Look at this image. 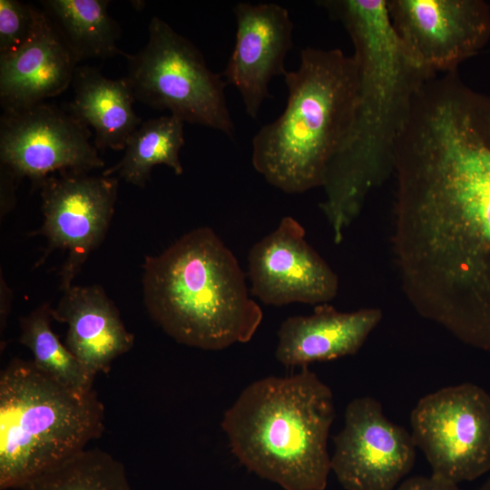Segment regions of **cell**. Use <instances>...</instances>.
I'll list each match as a JSON object with an SVG mask.
<instances>
[{
    "instance_id": "obj_2",
    "label": "cell",
    "mask_w": 490,
    "mask_h": 490,
    "mask_svg": "<svg viewBox=\"0 0 490 490\" xmlns=\"http://www.w3.org/2000/svg\"><path fill=\"white\" fill-rule=\"evenodd\" d=\"M354 44L358 82L348 132L327 166L320 204L339 243L368 193L394 172L398 140L416 95L435 76L415 64L391 25L386 0L318 2Z\"/></svg>"
},
{
    "instance_id": "obj_6",
    "label": "cell",
    "mask_w": 490,
    "mask_h": 490,
    "mask_svg": "<svg viewBox=\"0 0 490 490\" xmlns=\"http://www.w3.org/2000/svg\"><path fill=\"white\" fill-rule=\"evenodd\" d=\"M103 429L94 390L74 391L32 361L12 359L0 374V488H21L86 449Z\"/></svg>"
},
{
    "instance_id": "obj_7",
    "label": "cell",
    "mask_w": 490,
    "mask_h": 490,
    "mask_svg": "<svg viewBox=\"0 0 490 490\" xmlns=\"http://www.w3.org/2000/svg\"><path fill=\"white\" fill-rule=\"evenodd\" d=\"M124 57L128 67L125 77L136 100L169 110L184 122L234 137L225 96L227 83L208 67L197 46L165 21L153 16L144 47Z\"/></svg>"
},
{
    "instance_id": "obj_27",
    "label": "cell",
    "mask_w": 490,
    "mask_h": 490,
    "mask_svg": "<svg viewBox=\"0 0 490 490\" xmlns=\"http://www.w3.org/2000/svg\"><path fill=\"white\" fill-rule=\"evenodd\" d=\"M477 490H490V476Z\"/></svg>"
},
{
    "instance_id": "obj_25",
    "label": "cell",
    "mask_w": 490,
    "mask_h": 490,
    "mask_svg": "<svg viewBox=\"0 0 490 490\" xmlns=\"http://www.w3.org/2000/svg\"><path fill=\"white\" fill-rule=\"evenodd\" d=\"M15 176L5 166L1 165V216L12 209L15 201L14 180Z\"/></svg>"
},
{
    "instance_id": "obj_17",
    "label": "cell",
    "mask_w": 490,
    "mask_h": 490,
    "mask_svg": "<svg viewBox=\"0 0 490 490\" xmlns=\"http://www.w3.org/2000/svg\"><path fill=\"white\" fill-rule=\"evenodd\" d=\"M63 292L52 315L67 326L66 347L93 374L108 372L132 348L133 335L100 285H73Z\"/></svg>"
},
{
    "instance_id": "obj_24",
    "label": "cell",
    "mask_w": 490,
    "mask_h": 490,
    "mask_svg": "<svg viewBox=\"0 0 490 490\" xmlns=\"http://www.w3.org/2000/svg\"><path fill=\"white\" fill-rule=\"evenodd\" d=\"M397 490H461L457 484L436 475H416L404 480Z\"/></svg>"
},
{
    "instance_id": "obj_10",
    "label": "cell",
    "mask_w": 490,
    "mask_h": 490,
    "mask_svg": "<svg viewBox=\"0 0 490 490\" xmlns=\"http://www.w3.org/2000/svg\"><path fill=\"white\" fill-rule=\"evenodd\" d=\"M91 136L89 128L69 112L44 102L4 112L1 165L34 186L59 172H89L104 166Z\"/></svg>"
},
{
    "instance_id": "obj_15",
    "label": "cell",
    "mask_w": 490,
    "mask_h": 490,
    "mask_svg": "<svg viewBox=\"0 0 490 490\" xmlns=\"http://www.w3.org/2000/svg\"><path fill=\"white\" fill-rule=\"evenodd\" d=\"M78 64L63 37L41 10L29 39L0 56V102L4 112L18 111L56 96L72 84Z\"/></svg>"
},
{
    "instance_id": "obj_23",
    "label": "cell",
    "mask_w": 490,
    "mask_h": 490,
    "mask_svg": "<svg viewBox=\"0 0 490 490\" xmlns=\"http://www.w3.org/2000/svg\"><path fill=\"white\" fill-rule=\"evenodd\" d=\"M41 10L17 0H0V56L18 50L31 36Z\"/></svg>"
},
{
    "instance_id": "obj_12",
    "label": "cell",
    "mask_w": 490,
    "mask_h": 490,
    "mask_svg": "<svg viewBox=\"0 0 490 490\" xmlns=\"http://www.w3.org/2000/svg\"><path fill=\"white\" fill-rule=\"evenodd\" d=\"M333 440L331 471L345 490H393L415 464L412 435L387 418L371 397L348 403Z\"/></svg>"
},
{
    "instance_id": "obj_22",
    "label": "cell",
    "mask_w": 490,
    "mask_h": 490,
    "mask_svg": "<svg viewBox=\"0 0 490 490\" xmlns=\"http://www.w3.org/2000/svg\"><path fill=\"white\" fill-rule=\"evenodd\" d=\"M22 490H132L123 465L109 453L84 449L28 481Z\"/></svg>"
},
{
    "instance_id": "obj_20",
    "label": "cell",
    "mask_w": 490,
    "mask_h": 490,
    "mask_svg": "<svg viewBox=\"0 0 490 490\" xmlns=\"http://www.w3.org/2000/svg\"><path fill=\"white\" fill-rule=\"evenodd\" d=\"M184 122L174 115L160 116L142 122L127 141L122 158L102 174L115 173L125 181L144 187L154 166L171 168L176 175L183 173L180 151L185 143Z\"/></svg>"
},
{
    "instance_id": "obj_21",
    "label": "cell",
    "mask_w": 490,
    "mask_h": 490,
    "mask_svg": "<svg viewBox=\"0 0 490 490\" xmlns=\"http://www.w3.org/2000/svg\"><path fill=\"white\" fill-rule=\"evenodd\" d=\"M52 309L50 303L44 302L22 317L18 340L31 351L33 364L46 377L74 391L91 392L96 375L52 330Z\"/></svg>"
},
{
    "instance_id": "obj_8",
    "label": "cell",
    "mask_w": 490,
    "mask_h": 490,
    "mask_svg": "<svg viewBox=\"0 0 490 490\" xmlns=\"http://www.w3.org/2000/svg\"><path fill=\"white\" fill-rule=\"evenodd\" d=\"M410 422L431 475L458 485L490 470V395L479 386L462 383L425 396Z\"/></svg>"
},
{
    "instance_id": "obj_1",
    "label": "cell",
    "mask_w": 490,
    "mask_h": 490,
    "mask_svg": "<svg viewBox=\"0 0 490 490\" xmlns=\"http://www.w3.org/2000/svg\"><path fill=\"white\" fill-rule=\"evenodd\" d=\"M397 245L430 318L490 352V97L419 103L397 162Z\"/></svg>"
},
{
    "instance_id": "obj_4",
    "label": "cell",
    "mask_w": 490,
    "mask_h": 490,
    "mask_svg": "<svg viewBox=\"0 0 490 490\" xmlns=\"http://www.w3.org/2000/svg\"><path fill=\"white\" fill-rule=\"evenodd\" d=\"M334 418L331 389L303 368L250 383L225 411L221 427L231 452L250 472L284 490H324Z\"/></svg>"
},
{
    "instance_id": "obj_9",
    "label": "cell",
    "mask_w": 490,
    "mask_h": 490,
    "mask_svg": "<svg viewBox=\"0 0 490 490\" xmlns=\"http://www.w3.org/2000/svg\"><path fill=\"white\" fill-rule=\"evenodd\" d=\"M41 189L43 225L30 235H41L47 249L66 251L60 270L62 291L73 286L89 255L109 229L117 199L118 179L88 172H59L45 178Z\"/></svg>"
},
{
    "instance_id": "obj_11",
    "label": "cell",
    "mask_w": 490,
    "mask_h": 490,
    "mask_svg": "<svg viewBox=\"0 0 490 490\" xmlns=\"http://www.w3.org/2000/svg\"><path fill=\"white\" fill-rule=\"evenodd\" d=\"M393 30L409 58L437 74L456 71L490 37V12L476 0H386Z\"/></svg>"
},
{
    "instance_id": "obj_5",
    "label": "cell",
    "mask_w": 490,
    "mask_h": 490,
    "mask_svg": "<svg viewBox=\"0 0 490 490\" xmlns=\"http://www.w3.org/2000/svg\"><path fill=\"white\" fill-rule=\"evenodd\" d=\"M284 81V111L252 139L254 169L288 194L322 186L328 164L351 125L358 73L354 57L340 49L308 46L296 71Z\"/></svg>"
},
{
    "instance_id": "obj_18",
    "label": "cell",
    "mask_w": 490,
    "mask_h": 490,
    "mask_svg": "<svg viewBox=\"0 0 490 490\" xmlns=\"http://www.w3.org/2000/svg\"><path fill=\"white\" fill-rule=\"evenodd\" d=\"M72 85L74 98L68 112L94 131L97 149L124 150L127 141L142 124L133 110L136 100L126 79H109L95 67L77 66Z\"/></svg>"
},
{
    "instance_id": "obj_14",
    "label": "cell",
    "mask_w": 490,
    "mask_h": 490,
    "mask_svg": "<svg viewBox=\"0 0 490 490\" xmlns=\"http://www.w3.org/2000/svg\"><path fill=\"white\" fill-rule=\"evenodd\" d=\"M233 13L235 44L222 75L239 91L247 114L256 119L262 103L272 97L271 79L288 72L284 64L294 25L289 11L275 3H238Z\"/></svg>"
},
{
    "instance_id": "obj_26",
    "label": "cell",
    "mask_w": 490,
    "mask_h": 490,
    "mask_svg": "<svg viewBox=\"0 0 490 490\" xmlns=\"http://www.w3.org/2000/svg\"><path fill=\"white\" fill-rule=\"evenodd\" d=\"M13 292L1 274L0 280V326L1 334L5 331L8 316L12 308Z\"/></svg>"
},
{
    "instance_id": "obj_13",
    "label": "cell",
    "mask_w": 490,
    "mask_h": 490,
    "mask_svg": "<svg viewBox=\"0 0 490 490\" xmlns=\"http://www.w3.org/2000/svg\"><path fill=\"white\" fill-rule=\"evenodd\" d=\"M305 235V229L296 219L285 216L273 231L250 249V293L264 304L319 305L337 295L336 273L308 243Z\"/></svg>"
},
{
    "instance_id": "obj_19",
    "label": "cell",
    "mask_w": 490,
    "mask_h": 490,
    "mask_svg": "<svg viewBox=\"0 0 490 490\" xmlns=\"http://www.w3.org/2000/svg\"><path fill=\"white\" fill-rule=\"evenodd\" d=\"M41 5L78 63L124 56L117 45L120 27L108 14L109 1L45 0Z\"/></svg>"
},
{
    "instance_id": "obj_3",
    "label": "cell",
    "mask_w": 490,
    "mask_h": 490,
    "mask_svg": "<svg viewBox=\"0 0 490 490\" xmlns=\"http://www.w3.org/2000/svg\"><path fill=\"white\" fill-rule=\"evenodd\" d=\"M142 282L151 318L182 345L221 350L247 343L262 321L238 260L209 227L147 256Z\"/></svg>"
},
{
    "instance_id": "obj_16",
    "label": "cell",
    "mask_w": 490,
    "mask_h": 490,
    "mask_svg": "<svg viewBox=\"0 0 490 490\" xmlns=\"http://www.w3.org/2000/svg\"><path fill=\"white\" fill-rule=\"evenodd\" d=\"M381 318L377 309L341 312L328 303L317 305L312 314L289 317L280 324L275 357L287 368H303L354 355Z\"/></svg>"
}]
</instances>
